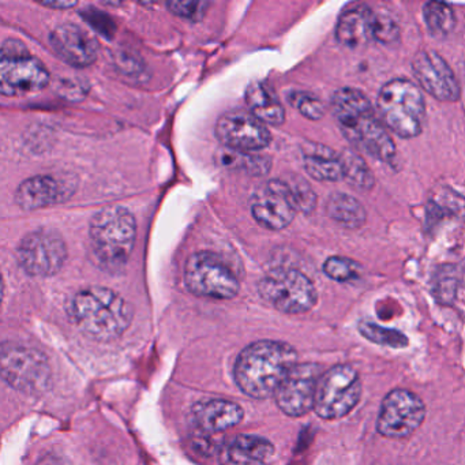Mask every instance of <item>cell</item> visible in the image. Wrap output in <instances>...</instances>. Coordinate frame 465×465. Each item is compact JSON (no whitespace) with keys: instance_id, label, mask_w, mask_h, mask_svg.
Returning a JSON list of instances; mask_svg holds the SVG:
<instances>
[{"instance_id":"obj_20","label":"cell","mask_w":465,"mask_h":465,"mask_svg":"<svg viewBox=\"0 0 465 465\" xmlns=\"http://www.w3.org/2000/svg\"><path fill=\"white\" fill-rule=\"evenodd\" d=\"M193 415L201 431L214 434L232 429L241 423L244 412L243 408L236 402L213 399L195 405Z\"/></svg>"},{"instance_id":"obj_11","label":"cell","mask_w":465,"mask_h":465,"mask_svg":"<svg viewBox=\"0 0 465 465\" xmlns=\"http://www.w3.org/2000/svg\"><path fill=\"white\" fill-rule=\"evenodd\" d=\"M426 418V405L407 389L389 391L381 404L377 430L386 438H405L416 431Z\"/></svg>"},{"instance_id":"obj_27","label":"cell","mask_w":465,"mask_h":465,"mask_svg":"<svg viewBox=\"0 0 465 465\" xmlns=\"http://www.w3.org/2000/svg\"><path fill=\"white\" fill-rule=\"evenodd\" d=\"M222 163L225 167L238 168V170L247 171V173L257 176L271 170L269 157L261 156V154L242 153V152L231 151V149H227L225 154H223Z\"/></svg>"},{"instance_id":"obj_18","label":"cell","mask_w":465,"mask_h":465,"mask_svg":"<svg viewBox=\"0 0 465 465\" xmlns=\"http://www.w3.org/2000/svg\"><path fill=\"white\" fill-rule=\"evenodd\" d=\"M75 190L74 182L55 175H36L26 179L15 192V203L24 211H37L64 203Z\"/></svg>"},{"instance_id":"obj_16","label":"cell","mask_w":465,"mask_h":465,"mask_svg":"<svg viewBox=\"0 0 465 465\" xmlns=\"http://www.w3.org/2000/svg\"><path fill=\"white\" fill-rule=\"evenodd\" d=\"M412 72L421 88L440 102H457L461 94L459 81L448 62L435 51H420L412 59Z\"/></svg>"},{"instance_id":"obj_30","label":"cell","mask_w":465,"mask_h":465,"mask_svg":"<svg viewBox=\"0 0 465 465\" xmlns=\"http://www.w3.org/2000/svg\"><path fill=\"white\" fill-rule=\"evenodd\" d=\"M323 272L334 282H345L358 277L359 265L344 257H331L323 263Z\"/></svg>"},{"instance_id":"obj_28","label":"cell","mask_w":465,"mask_h":465,"mask_svg":"<svg viewBox=\"0 0 465 465\" xmlns=\"http://www.w3.org/2000/svg\"><path fill=\"white\" fill-rule=\"evenodd\" d=\"M359 331L364 339L378 345H386L391 348H404L408 345V339L401 331L394 329L383 328L370 321H361L359 323Z\"/></svg>"},{"instance_id":"obj_1","label":"cell","mask_w":465,"mask_h":465,"mask_svg":"<svg viewBox=\"0 0 465 465\" xmlns=\"http://www.w3.org/2000/svg\"><path fill=\"white\" fill-rule=\"evenodd\" d=\"M298 353L287 342L263 340L239 353L233 369L236 385L246 396L263 400L274 396L288 372L296 366Z\"/></svg>"},{"instance_id":"obj_35","label":"cell","mask_w":465,"mask_h":465,"mask_svg":"<svg viewBox=\"0 0 465 465\" xmlns=\"http://www.w3.org/2000/svg\"><path fill=\"white\" fill-rule=\"evenodd\" d=\"M43 6L50 7V9H70V7H74L77 5V2H42Z\"/></svg>"},{"instance_id":"obj_17","label":"cell","mask_w":465,"mask_h":465,"mask_svg":"<svg viewBox=\"0 0 465 465\" xmlns=\"http://www.w3.org/2000/svg\"><path fill=\"white\" fill-rule=\"evenodd\" d=\"M50 43L56 55L64 64L80 69L94 64L100 53L97 40L85 29L74 24H64L54 29Z\"/></svg>"},{"instance_id":"obj_6","label":"cell","mask_w":465,"mask_h":465,"mask_svg":"<svg viewBox=\"0 0 465 465\" xmlns=\"http://www.w3.org/2000/svg\"><path fill=\"white\" fill-rule=\"evenodd\" d=\"M50 83L45 64L29 54L18 40L9 39L2 45L0 61V92L5 96H24L43 91Z\"/></svg>"},{"instance_id":"obj_33","label":"cell","mask_w":465,"mask_h":465,"mask_svg":"<svg viewBox=\"0 0 465 465\" xmlns=\"http://www.w3.org/2000/svg\"><path fill=\"white\" fill-rule=\"evenodd\" d=\"M168 9L173 15L187 20L198 21L205 15L209 4L206 2H168Z\"/></svg>"},{"instance_id":"obj_29","label":"cell","mask_w":465,"mask_h":465,"mask_svg":"<svg viewBox=\"0 0 465 465\" xmlns=\"http://www.w3.org/2000/svg\"><path fill=\"white\" fill-rule=\"evenodd\" d=\"M290 103L310 121H320L325 115V107L321 100L309 92H293L291 94Z\"/></svg>"},{"instance_id":"obj_25","label":"cell","mask_w":465,"mask_h":465,"mask_svg":"<svg viewBox=\"0 0 465 465\" xmlns=\"http://www.w3.org/2000/svg\"><path fill=\"white\" fill-rule=\"evenodd\" d=\"M423 18L430 35L438 39L449 36L456 28V15L449 5L429 2L423 7Z\"/></svg>"},{"instance_id":"obj_15","label":"cell","mask_w":465,"mask_h":465,"mask_svg":"<svg viewBox=\"0 0 465 465\" xmlns=\"http://www.w3.org/2000/svg\"><path fill=\"white\" fill-rule=\"evenodd\" d=\"M322 370L318 364H296L277 389L274 399L285 415L299 418L314 410Z\"/></svg>"},{"instance_id":"obj_4","label":"cell","mask_w":465,"mask_h":465,"mask_svg":"<svg viewBox=\"0 0 465 465\" xmlns=\"http://www.w3.org/2000/svg\"><path fill=\"white\" fill-rule=\"evenodd\" d=\"M94 257L108 272H121L129 262L137 238V222L122 206L104 208L94 214L89 225Z\"/></svg>"},{"instance_id":"obj_24","label":"cell","mask_w":465,"mask_h":465,"mask_svg":"<svg viewBox=\"0 0 465 465\" xmlns=\"http://www.w3.org/2000/svg\"><path fill=\"white\" fill-rule=\"evenodd\" d=\"M326 213L333 222L347 230H359L366 223V211L356 198L334 193L326 203Z\"/></svg>"},{"instance_id":"obj_19","label":"cell","mask_w":465,"mask_h":465,"mask_svg":"<svg viewBox=\"0 0 465 465\" xmlns=\"http://www.w3.org/2000/svg\"><path fill=\"white\" fill-rule=\"evenodd\" d=\"M220 465H266L274 456L271 440L260 435L238 434L219 448Z\"/></svg>"},{"instance_id":"obj_31","label":"cell","mask_w":465,"mask_h":465,"mask_svg":"<svg viewBox=\"0 0 465 465\" xmlns=\"http://www.w3.org/2000/svg\"><path fill=\"white\" fill-rule=\"evenodd\" d=\"M400 28L396 21L385 13L372 15V39L382 45H393L399 40Z\"/></svg>"},{"instance_id":"obj_23","label":"cell","mask_w":465,"mask_h":465,"mask_svg":"<svg viewBox=\"0 0 465 465\" xmlns=\"http://www.w3.org/2000/svg\"><path fill=\"white\" fill-rule=\"evenodd\" d=\"M304 170L315 181L339 182L344 179L341 157L326 146L312 145L304 152Z\"/></svg>"},{"instance_id":"obj_36","label":"cell","mask_w":465,"mask_h":465,"mask_svg":"<svg viewBox=\"0 0 465 465\" xmlns=\"http://www.w3.org/2000/svg\"><path fill=\"white\" fill-rule=\"evenodd\" d=\"M36 465H67L66 461L61 457L54 456V454H50V456L43 457Z\"/></svg>"},{"instance_id":"obj_3","label":"cell","mask_w":465,"mask_h":465,"mask_svg":"<svg viewBox=\"0 0 465 465\" xmlns=\"http://www.w3.org/2000/svg\"><path fill=\"white\" fill-rule=\"evenodd\" d=\"M70 320L86 336L100 341L118 339L129 329L133 309L126 299L105 287H89L73 296Z\"/></svg>"},{"instance_id":"obj_12","label":"cell","mask_w":465,"mask_h":465,"mask_svg":"<svg viewBox=\"0 0 465 465\" xmlns=\"http://www.w3.org/2000/svg\"><path fill=\"white\" fill-rule=\"evenodd\" d=\"M2 374L18 391L37 393L50 386L51 369L43 353L18 345L2 350Z\"/></svg>"},{"instance_id":"obj_34","label":"cell","mask_w":465,"mask_h":465,"mask_svg":"<svg viewBox=\"0 0 465 465\" xmlns=\"http://www.w3.org/2000/svg\"><path fill=\"white\" fill-rule=\"evenodd\" d=\"M457 280L454 279H442L437 284L438 298L440 302H451L456 296Z\"/></svg>"},{"instance_id":"obj_10","label":"cell","mask_w":465,"mask_h":465,"mask_svg":"<svg viewBox=\"0 0 465 465\" xmlns=\"http://www.w3.org/2000/svg\"><path fill=\"white\" fill-rule=\"evenodd\" d=\"M18 265L29 276L50 277L59 273L67 260V247L54 230L29 232L17 247Z\"/></svg>"},{"instance_id":"obj_21","label":"cell","mask_w":465,"mask_h":465,"mask_svg":"<svg viewBox=\"0 0 465 465\" xmlns=\"http://www.w3.org/2000/svg\"><path fill=\"white\" fill-rule=\"evenodd\" d=\"M372 15L366 7L348 10L340 17L336 28V39L347 48H359L372 39Z\"/></svg>"},{"instance_id":"obj_5","label":"cell","mask_w":465,"mask_h":465,"mask_svg":"<svg viewBox=\"0 0 465 465\" xmlns=\"http://www.w3.org/2000/svg\"><path fill=\"white\" fill-rule=\"evenodd\" d=\"M382 124L399 137H418L426 119V102L420 89L408 80H393L382 86L377 100Z\"/></svg>"},{"instance_id":"obj_2","label":"cell","mask_w":465,"mask_h":465,"mask_svg":"<svg viewBox=\"0 0 465 465\" xmlns=\"http://www.w3.org/2000/svg\"><path fill=\"white\" fill-rule=\"evenodd\" d=\"M334 118L350 143L381 162L396 156V146L385 124L378 121L371 103L363 92L341 88L331 96Z\"/></svg>"},{"instance_id":"obj_26","label":"cell","mask_w":465,"mask_h":465,"mask_svg":"<svg viewBox=\"0 0 465 465\" xmlns=\"http://www.w3.org/2000/svg\"><path fill=\"white\" fill-rule=\"evenodd\" d=\"M342 168H344V179L361 192H369L374 187L375 178L369 165L364 162L361 154L352 151H345L340 153Z\"/></svg>"},{"instance_id":"obj_8","label":"cell","mask_w":465,"mask_h":465,"mask_svg":"<svg viewBox=\"0 0 465 465\" xmlns=\"http://www.w3.org/2000/svg\"><path fill=\"white\" fill-rule=\"evenodd\" d=\"M187 290L201 298L232 299L238 295V276L227 262L211 252L190 255L184 265Z\"/></svg>"},{"instance_id":"obj_14","label":"cell","mask_w":465,"mask_h":465,"mask_svg":"<svg viewBox=\"0 0 465 465\" xmlns=\"http://www.w3.org/2000/svg\"><path fill=\"white\" fill-rule=\"evenodd\" d=\"M298 206L287 182L273 179L255 190L252 197V214L266 230L280 231L295 219Z\"/></svg>"},{"instance_id":"obj_13","label":"cell","mask_w":465,"mask_h":465,"mask_svg":"<svg viewBox=\"0 0 465 465\" xmlns=\"http://www.w3.org/2000/svg\"><path fill=\"white\" fill-rule=\"evenodd\" d=\"M216 137L231 151L252 153L262 151L271 143L272 135L265 124L250 111L232 110L220 116Z\"/></svg>"},{"instance_id":"obj_9","label":"cell","mask_w":465,"mask_h":465,"mask_svg":"<svg viewBox=\"0 0 465 465\" xmlns=\"http://www.w3.org/2000/svg\"><path fill=\"white\" fill-rule=\"evenodd\" d=\"M361 396V381L358 370L339 364L323 372L318 383L314 411L325 420L347 416L358 405Z\"/></svg>"},{"instance_id":"obj_7","label":"cell","mask_w":465,"mask_h":465,"mask_svg":"<svg viewBox=\"0 0 465 465\" xmlns=\"http://www.w3.org/2000/svg\"><path fill=\"white\" fill-rule=\"evenodd\" d=\"M258 292L263 301L285 314H303L318 301L312 280L295 269H273L262 277Z\"/></svg>"},{"instance_id":"obj_22","label":"cell","mask_w":465,"mask_h":465,"mask_svg":"<svg viewBox=\"0 0 465 465\" xmlns=\"http://www.w3.org/2000/svg\"><path fill=\"white\" fill-rule=\"evenodd\" d=\"M246 104L250 113L262 124L280 126L284 124L285 111L274 92L262 81L250 84L246 91Z\"/></svg>"},{"instance_id":"obj_32","label":"cell","mask_w":465,"mask_h":465,"mask_svg":"<svg viewBox=\"0 0 465 465\" xmlns=\"http://www.w3.org/2000/svg\"><path fill=\"white\" fill-rule=\"evenodd\" d=\"M287 183L295 198L298 211H302L303 213H312L317 205V195L314 194L309 183L303 179L298 178L293 179L292 182H287Z\"/></svg>"}]
</instances>
